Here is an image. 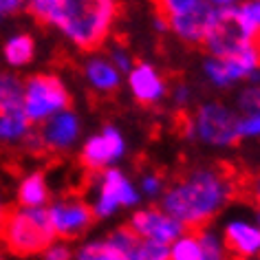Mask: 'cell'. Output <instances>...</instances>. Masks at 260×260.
I'll return each instance as SVG.
<instances>
[{"mask_svg": "<svg viewBox=\"0 0 260 260\" xmlns=\"http://www.w3.org/2000/svg\"><path fill=\"white\" fill-rule=\"evenodd\" d=\"M31 121L27 119L24 110H9L0 113V141H16L29 135Z\"/></svg>", "mask_w": 260, "mask_h": 260, "instance_id": "cell-20", "label": "cell"}, {"mask_svg": "<svg viewBox=\"0 0 260 260\" xmlns=\"http://www.w3.org/2000/svg\"><path fill=\"white\" fill-rule=\"evenodd\" d=\"M22 110V84L11 75H0V113Z\"/></svg>", "mask_w": 260, "mask_h": 260, "instance_id": "cell-23", "label": "cell"}, {"mask_svg": "<svg viewBox=\"0 0 260 260\" xmlns=\"http://www.w3.org/2000/svg\"><path fill=\"white\" fill-rule=\"evenodd\" d=\"M86 80L97 93H113L119 88L121 75L106 57H93L86 62Z\"/></svg>", "mask_w": 260, "mask_h": 260, "instance_id": "cell-15", "label": "cell"}, {"mask_svg": "<svg viewBox=\"0 0 260 260\" xmlns=\"http://www.w3.org/2000/svg\"><path fill=\"white\" fill-rule=\"evenodd\" d=\"M260 115V86L251 84L238 95V117Z\"/></svg>", "mask_w": 260, "mask_h": 260, "instance_id": "cell-24", "label": "cell"}, {"mask_svg": "<svg viewBox=\"0 0 260 260\" xmlns=\"http://www.w3.org/2000/svg\"><path fill=\"white\" fill-rule=\"evenodd\" d=\"M194 137L207 146L227 148L240 139L238 135V113L220 102H207L194 113L192 121Z\"/></svg>", "mask_w": 260, "mask_h": 260, "instance_id": "cell-6", "label": "cell"}, {"mask_svg": "<svg viewBox=\"0 0 260 260\" xmlns=\"http://www.w3.org/2000/svg\"><path fill=\"white\" fill-rule=\"evenodd\" d=\"M77 135H80V119L73 110H64V113L44 121L38 137H40L42 150L60 152L75 144Z\"/></svg>", "mask_w": 260, "mask_h": 260, "instance_id": "cell-12", "label": "cell"}, {"mask_svg": "<svg viewBox=\"0 0 260 260\" xmlns=\"http://www.w3.org/2000/svg\"><path fill=\"white\" fill-rule=\"evenodd\" d=\"M190 93H192V90L187 88L185 84H181V86H179L177 90H174V100H177L179 104H183V102H187V100H190Z\"/></svg>", "mask_w": 260, "mask_h": 260, "instance_id": "cell-32", "label": "cell"}, {"mask_svg": "<svg viewBox=\"0 0 260 260\" xmlns=\"http://www.w3.org/2000/svg\"><path fill=\"white\" fill-rule=\"evenodd\" d=\"M161 179L157 177V174H146L144 179H141V190H144V194H148V197H157V194H161Z\"/></svg>", "mask_w": 260, "mask_h": 260, "instance_id": "cell-28", "label": "cell"}, {"mask_svg": "<svg viewBox=\"0 0 260 260\" xmlns=\"http://www.w3.org/2000/svg\"><path fill=\"white\" fill-rule=\"evenodd\" d=\"M128 88L135 100L144 106L159 104L168 93L164 75L150 64H137L128 71Z\"/></svg>", "mask_w": 260, "mask_h": 260, "instance_id": "cell-13", "label": "cell"}, {"mask_svg": "<svg viewBox=\"0 0 260 260\" xmlns=\"http://www.w3.org/2000/svg\"><path fill=\"white\" fill-rule=\"evenodd\" d=\"M232 20L236 22V27L247 40L256 42L260 38V0L236 5L232 11Z\"/></svg>", "mask_w": 260, "mask_h": 260, "instance_id": "cell-18", "label": "cell"}, {"mask_svg": "<svg viewBox=\"0 0 260 260\" xmlns=\"http://www.w3.org/2000/svg\"><path fill=\"white\" fill-rule=\"evenodd\" d=\"M34 55H36V42H34V38L27 34L11 38V40L5 44V57H7V62L14 64V67L29 64L34 60Z\"/></svg>", "mask_w": 260, "mask_h": 260, "instance_id": "cell-21", "label": "cell"}, {"mask_svg": "<svg viewBox=\"0 0 260 260\" xmlns=\"http://www.w3.org/2000/svg\"><path fill=\"white\" fill-rule=\"evenodd\" d=\"M232 5L230 0H166L157 16L183 42L201 44Z\"/></svg>", "mask_w": 260, "mask_h": 260, "instance_id": "cell-3", "label": "cell"}, {"mask_svg": "<svg viewBox=\"0 0 260 260\" xmlns=\"http://www.w3.org/2000/svg\"><path fill=\"white\" fill-rule=\"evenodd\" d=\"M139 203V192L128 181V177L117 168H108L97 179L95 203L90 210L97 218H108L119 207H133Z\"/></svg>", "mask_w": 260, "mask_h": 260, "instance_id": "cell-7", "label": "cell"}, {"mask_svg": "<svg viewBox=\"0 0 260 260\" xmlns=\"http://www.w3.org/2000/svg\"><path fill=\"white\" fill-rule=\"evenodd\" d=\"M203 73L214 86L225 88L238 80H249L247 71L240 67L236 60H216V57H207L203 64Z\"/></svg>", "mask_w": 260, "mask_h": 260, "instance_id": "cell-16", "label": "cell"}, {"mask_svg": "<svg viewBox=\"0 0 260 260\" xmlns=\"http://www.w3.org/2000/svg\"><path fill=\"white\" fill-rule=\"evenodd\" d=\"M18 9H22V3H18V0H0V16L16 14Z\"/></svg>", "mask_w": 260, "mask_h": 260, "instance_id": "cell-31", "label": "cell"}, {"mask_svg": "<svg viewBox=\"0 0 260 260\" xmlns=\"http://www.w3.org/2000/svg\"><path fill=\"white\" fill-rule=\"evenodd\" d=\"M249 194H251V197L260 203V174H258V177H253V179L249 181Z\"/></svg>", "mask_w": 260, "mask_h": 260, "instance_id": "cell-33", "label": "cell"}, {"mask_svg": "<svg viewBox=\"0 0 260 260\" xmlns=\"http://www.w3.org/2000/svg\"><path fill=\"white\" fill-rule=\"evenodd\" d=\"M253 44H256V51H258V57H260V38H258V40L253 42Z\"/></svg>", "mask_w": 260, "mask_h": 260, "instance_id": "cell-34", "label": "cell"}, {"mask_svg": "<svg viewBox=\"0 0 260 260\" xmlns=\"http://www.w3.org/2000/svg\"><path fill=\"white\" fill-rule=\"evenodd\" d=\"M110 64H113L117 71H130V69H133L130 55L123 49H115L113 53H110Z\"/></svg>", "mask_w": 260, "mask_h": 260, "instance_id": "cell-29", "label": "cell"}, {"mask_svg": "<svg viewBox=\"0 0 260 260\" xmlns=\"http://www.w3.org/2000/svg\"><path fill=\"white\" fill-rule=\"evenodd\" d=\"M258 223H260V214H258ZM258 227H260V225H258Z\"/></svg>", "mask_w": 260, "mask_h": 260, "instance_id": "cell-36", "label": "cell"}, {"mask_svg": "<svg viewBox=\"0 0 260 260\" xmlns=\"http://www.w3.org/2000/svg\"><path fill=\"white\" fill-rule=\"evenodd\" d=\"M47 201H49V185H47L44 174L42 172L29 174V177L20 183L18 203H20L24 210H36V207H42Z\"/></svg>", "mask_w": 260, "mask_h": 260, "instance_id": "cell-17", "label": "cell"}, {"mask_svg": "<svg viewBox=\"0 0 260 260\" xmlns=\"http://www.w3.org/2000/svg\"><path fill=\"white\" fill-rule=\"evenodd\" d=\"M238 135H240V139H258L260 137V115L238 117Z\"/></svg>", "mask_w": 260, "mask_h": 260, "instance_id": "cell-27", "label": "cell"}, {"mask_svg": "<svg viewBox=\"0 0 260 260\" xmlns=\"http://www.w3.org/2000/svg\"><path fill=\"white\" fill-rule=\"evenodd\" d=\"M234 185L227 172L216 168H197L168 187L161 199L164 212L185 227H203L227 205Z\"/></svg>", "mask_w": 260, "mask_h": 260, "instance_id": "cell-1", "label": "cell"}, {"mask_svg": "<svg viewBox=\"0 0 260 260\" xmlns=\"http://www.w3.org/2000/svg\"><path fill=\"white\" fill-rule=\"evenodd\" d=\"M128 230L139 240H144V243L170 247L174 240H179L183 236L185 227L179 220H174L170 214H166L164 210L148 207V210H139L130 216Z\"/></svg>", "mask_w": 260, "mask_h": 260, "instance_id": "cell-8", "label": "cell"}, {"mask_svg": "<svg viewBox=\"0 0 260 260\" xmlns=\"http://www.w3.org/2000/svg\"><path fill=\"white\" fill-rule=\"evenodd\" d=\"M71 106V95L60 77L34 75L22 86V110L29 121H47Z\"/></svg>", "mask_w": 260, "mask_h": 260, "instance_id": "cell-5", "label": "cell"}, {"mask_svg": "<svg viewBox=\"0 0 260 260\" xmlns=\"http://www.w3.org/2000/svg\"><path fill=\"white\" fill-rule=\"evenodd\" d=\"M236 7V3L230 7V11L220 18L216 22V27L210 31V36L205 38V47L210 51L212 57H216V60H227V57H234L236 53H240L243 49L251 47V40H247V38L240 34V29L236 27V22L232 20V11Z\"/></svg>", "mask_w": 260, "mask_h": 260, "instance_id": "cell-11", "label": "cell"}, {"mask_svg": "<svg viewBox=\"0 0 260 260\" xmlns=\"http://www.w3.org/2000/svg\"><path fill=\"white\" fill-rule=\"evenodd\" d=\"M168 256L170 260H203V245L201 236L197 234H183L179 240L168 247Z\"/></svg>", "mask_w": 260, "mask_h": 260, "instance_id": "cell-22", "label": "cell"}, {"mask_svg": "<svg viewBox=\"0 0 260 260\" xmlns=\"http://www.w3.org/2000/svg\"><path fill=\"white\" fill-rule=\"evenodd\" d=\"M77 260H130V253L115 245L110 238L86 243L77 253Z\"/></svg>", "mask_w": 260, "mask_h": 260, "instance_id": "cell-19", "label": "cell"}, {"mask_svg": "<svg viewBox=\"0 0 260 260\" xmlns=\"http://www.w3.org/2000/svg\"><path fill=\"white\" fill-rule=\"evenodd\" d=\"M27 9L38 22L53 24L84 51L104 44L117 18V5L110 0H36Z\"/></svg>", "mask_w": 260, "mask_h": 260, "instance_id": "cell-2", "label": "cell"}, {"mask_svg": "<svg viewBox=\"0 0 260 260\" xmlns=\"http://www.w3.org/2000/svg\"><path fill=\"white\" fill-rule=\"evenodd\" d=\"M71 258H73V251L67 245H51L44 251V260H71Z\"/></svg>", "mask_w": 260, "mask_h": 260, "instance_id": "cell-30", "label": "cell"}, {"mask_svg": "<svg viewBox=\"0 0 260 260\" xmlns=\"http://www.w3.org/2000/svg\"><path fill=\"white\" fill-rule=\"evenodd\" d=\"M203 245V260H225V247L214 232H199Z\"/></svg>", "mask_w": 260, "mask_h": 260, "instance_id": "cell-25", "label": "cell"}, {"mask_svg": "<svg viewBox=\"0 0 260 260\" xmlns=\"http://www.w3.org/2000/svg\"><path fill=\"white\" fill-rule=\"evenodd\" d=\"M3 214H5V207L0 205V225H3Z\"/></svg>", "mask_w": 260, "mask_h": 260, "instance_id": "cell-35", "label": "cell"}, {"mask_svg": "<svg viewBox=\"0 0 260 260\" xmlns=\"http://www.w3.org/2000/svg\"><path fill=\"white\" fill-rule=\"evenodd\" d=\"M0 240L18 258H29L44 253L53 245L55 232L44 207L24 210V207H5Z\"/></svg>", "mask_w": 260, "mask_h": 260, "instance_id": "cell-4", "label": "cell"}, {"mask_svg": "<svg viewBox=\"0 0 260 260\" xmlns=\"http://www.w3.org/2000/svg\"><path fill=\"white\" fill-rule=\"evenodd\" d=\"M130 260H170L168 256V247L152 245V243H141L135 247V251L130 253Z\"/></svg>", "mask_w": 260, "mask_h": 260, "instance_id": "cell-26", "label": "cell"}, {"mask_svg": "<svg viewBox=\"0 0 260 260\" xmlns=\"http://www.w3.org/2000/svg\"><path fill=\"white\" fill-rule=\"evenodd\" d=\"M47 212H49V220L53 225L55 236L67 238V240L82 236L95 220V214L90 210V205L77 197H67V199L57 201Z\"/></svg>", "mask_w": 260, "mask_h": 260, "instance_id": "cell-10", "label": "cell"}, {"mask_svg": "<svg viewBox=\"0 0 260 260\" xmlns=\"http://www.w3.org/2000/svg\"><path fill=\"white\" fill-rule=\"evenodd\" d=\"M126 154V139L117 128L106 126L82 146L80 164L88 172H104Z\"/></svg>", "mask_w": 260, "mask_h": 260, "instance_id": "cell-9", "label": "cell"}, {"mask_svg": "<svg viewBox=\"0 0 260 260\" xmlns=\"http://www.w3.org/2000/svg\"><path fill=\"white\" fill-rule=\"evenodd\" d=\"M0 260H3V256H0Z\"/></svg>", "mask_w": 260, "mask_h": 260, "instance_id": "cell-37", "label": "cell"}, {"mask_svg": "<svg viewBox=\"0 0 260 260\" xmlns=\"http://www.w3.org/2000/svg\"><path fill=\"white\" fill-rule=\"evenodd\" d=\"M223 247L240 258H253L260 253V227L247 218H234L223 230Z\"/></svg>", "mask_w": 260, "mask_h": 260, "instance_id": "cell-14", "label": "cell"}]
</instances>
